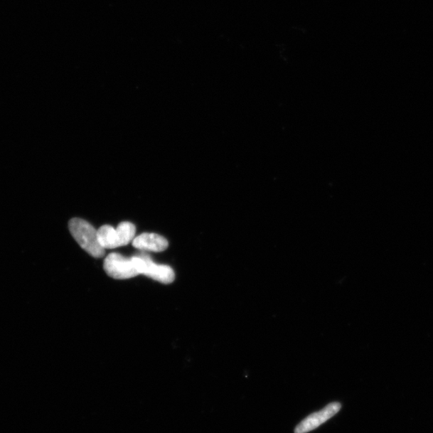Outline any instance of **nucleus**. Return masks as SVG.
<instances>
[{"label":"nucleus","instance_id":"7ed1b4c3","mask_svg":"<svg viewBox=\"0 0 433 433\" xmlns=\"http://www.w3.org/2000/svg\"><path fill=\"white\" fill-rule=\"evenodd\" d=\"M135 266L140 274L158 281L163 284H171L175 279L173 269L167 265H159L146 254L133 257Z\"/></svg>","mask_w":433,"mask_h":433},{"label":"nucleus","instance_id":"f257e3e1","mask_svg":"<svg viewBox=\"0 0 433 433\" xmlns=\"http://www.w3.org/2000/svg\"><path fill=\"white\" fill-rule=\"evenodd\" d=\"M68 228L74 240L87 253L97 259L105 255V250L99 242L97 230L90 223L75 218L69 222Z\"/></svg>","mask_w":433,"mask_h":433},{"label":"nucleus","instance_id":"20e7f679","mask_svg":"<svg viewBox=\"0 0 433 433\" xmlns=\"http://www.w3.org/2000/svg\"><path fill=\"white\" fill-rule=\"evenodd\" d=\"M104 269L109 277L120 280L134 278L140 274L133 259L125 258L117 253H112L106 257Z\"/></svg>","mask_w":433,"mask_h":433},{"label":"nucleus","instance_id":"39448f33","mask_svg":"<svg viewBox=\"0 0 433 433\" xmlns=\"http://www.w3.org/2000/svg\"><path fill=\"white\" fill-rule=\"evenodd\" d=\"M341 407V403L333 402L326 406L322 410L311 414L296 426L294 433H307L315 430L340 412Z\"/></svg>","mask_w":433,"mask_h":433},{"label":"nucleus","instance_id":"423d86ee","mask_svg":"<svg viewBox=\"0 0 433 433\" xmlns=\"http://www.w3.org/2000/svg\"><path fill=\"white\" fill-rule=\"evenodd\" d=\"M132 243L137 250L151 252H162L169 247V242L164 237L154 233H143L134 237Z\"/></svg>","mask_w":433,"mask_h":433},{"label":"nucleus","instance_id":"f03ea898","mask_svg":"<svg viewBox=\"0 0 433 433\" xmlns=\"http://www.w3.org/2000/svg\"><path fill=\"white\" fill-rule=\"evenodd\" d=\"M97 235L99 242L105 250L115 249L127 246L134 241L136 227L129 222L119 224L117 229L105 225L97 230Z\"/></svg>","mask_w":433,"mask_h":433}]
</instances>
